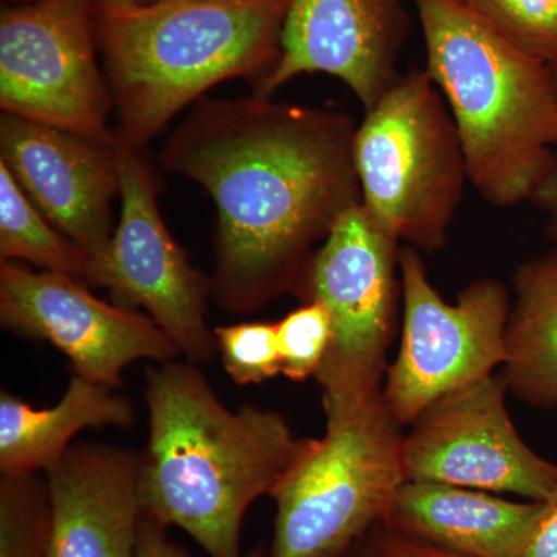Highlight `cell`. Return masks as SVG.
Masks as SVG:
<instances>
[{
  "mask_svg": "<svg viewBox=\"0 0 557 557\" xmlns=\"http://www.w3.org/2000/svg\"><path fill=\"white\" fill-rule=\"evenodd\" d=\"M358 124L338 110L271 98H201L171 132L160 164L214 201L212 299L230 314L298 296L336 220L362 203Z\"/></svg>",
  "mask_w": 557,
  "mask_h": 557,
  "instance_id": "6da1fadb",
  "label": "cell"
},
{
  "mask_svg": "<svg viewBox=\"0 0 557 557\" xmlns=\"http://www.w3.org/2000/svg\"><path fill=\"white\" fill-rule=\"evenodd\" d=\"M149 438L139 453L143 516L180 528L209 557L242 555V528L309 446L274 410L226 408L186 359L146 369Z\"/></svg>",
  "mask_w": 557,
  "mask_h": 557,
  "instance_id": "7a4b0ae2",
  "label": "cell"
},
{
  "mask_svg": "<svg viewBox=\"0 0 557 557\" xmlns=\"http://www.w3.org/2000/svg\"><path fill=\"white\" fill-rule=\"evenodd\" d=\"M428 75L456 124L469 185L500 209L531 201L557 149L555 70L457 0H413Z\"/></svg>",
  "mask_w": 557,
  "mask_h": 557,
  "instance_id": "3957f363",
  "label": "cell"
},
{
  "mask_svg": "<svg viewBox=\"0 0 557 557\" xmlns=\"http://www.w3.org/2000/svg\"><path fill=\"white\" fill-rule=\"evenodd\" d=\"M289 0H159L97 11L121 137L141 150L226 79L265 75Z\"/></svg>",
  "mask_w": 557,
  "mask_h": 557,
  "instance_id": "277c9868",
  "label": "cell"
},
{
  "mask_svg": "<svg viewBox=\"0 0 557 557\" xmlns=\"http://www.w3.org/2000/svg\"><path fill=\"white\" fill-rule=\"evenodd\" d=\"M325 432L274 491L276 518L267 557H339L386 518L406 482L401 424L383 388L322 399Z\"/></svg>",
  "mask_w": 557,
  "mask_h": 557,
  "instance_id": "5b68a950",
  "label": "cell"
},
{
  "mask_svg": "<svg viewBox=\"0 0 557 557\" xmlns=\"http://www.w3.org/2000/svg\"><path fill=\"white\" fill-rule=\"evenodd\" d=\"M354 156L373 219L418 251L445 247L469 180L453 115L426 70L399 75L366 112Z\"/></svg>",
  "mask_w": 557,
  "mask_h": 557,
  "instance_id": "8992f818",
  "label": "cell"
},
{
  "mask_svg": "<svg viewBox=\"0 0 557 557\" xmlns=\"http://www.w3.org/2000/svg\"><path fill=\"white\" fill-rule=\"evenodd\" d=\"M403 317L397 358L387 366L383 397L401 426L440 398L504 366L511 295L497 278H479L449 304L429 278L420 251L399 252Z\"/></svg>",
  "mask_w": 557,
  "mask_h": 557,
  "instance_id": "52a82bcc",
  "label": "cell"
},
{
  "mask_svg": "<svg viewBox=\"0 0 557 557\" xmlns=\"http://www.w3.org/2000/svg\"><path fill=\"white\" fill-rule=\"evenodd\" d=\"M398 245L359 203L336 220L311 259L298 298L319 300L332 318V341L314 376L322 399L383 388L401 285Z\"/></svg>",
  "mask_w": 557,
  "mask_h": 557,
  "instance_id": "ba28073f",
  "label": "cell"
},
{
  "mask_svg": "<svg viewBox=\"0 0 557 557\" xmlns=\"http://www.w3.org/2000/svg\"><path fill=\"white\" fill-rule=\"evenodd\" d=\"M120 220L108 247L89 260L84 284L108 289L112 302L143 310L193 364L218 355L209 329L212 281L189 262L161 218L148 164L119 131Z\"/></svg>",
  "mask_w": 557,
  "mask_h": 557,
  "instance_id": "9c48e42d",
  "label": "cell"
},
{
  "mask_svg": "<svg viewBox=\"0 0 557 557\" xmlns=\"http://www.w3.org/2000/svg\"><path fill=\"white\" fill-rule=\"evenodd\" d=\"M91 0H39L0 16V109L101 145L112 90L95 57Z\"/></svg>",
  "mask_w": 557,
  "mask_h": 557,
  "instance_id": "30bf717a",
  "label": "cell"
},
{
  "mask_svg": "<svg viewBox=\"0 0 557 557\" xmlns=\"http://www.w3.org/2000/svg\"><path fill=\"white\" fill-rule=\"evenodd\" d=\"M507 392L504 376L493 373L429 406L403 442L406 479L548 500L557 465L520 437Z\"/></svg>",
  "mask_w": 557,
  "mask_h": 557,
  "instance_id": "8fae6325",
  "label": "cell"
},
{
  "mask_svg": "<svg viewBox=\"0 0 557 557\" xmlns=\"http://www.w3.org/2000/svg\"><path fill=\"white\" fill-rule=\"evenodd\" d=\"M0 322L22 338L44 341L65 355L73 375L123 386L134 362L182 358L174 341L139 310L91 295L79 278L0 262Z\"/></svg>",
  "mask_w": 557,
  "mask_h": 557,
  "instance_id": "7c38bea8",
  "label": "cell"
},
{
  "mask_svg": "<svg viewBox=\"0 0 557 557\" xmlns=\"http://www.w3.org/2000/svg\"><path fill=\"white\" fill-rule=\"evenodd\" d=\"M408 30L401 0H289L276 64L252 95L271 98L288 81L324 73L372 109L399 78Z\"/></svg>",
  "mask_w": 557,
  "mask_h": 557,
  "instance_id": "4fadbf2b",
  "label": "cell"
},
{
  "mask_svg": "<svg viewBox=\"0 0 557 557\" xmlns=\"http://www.w3.org/2000/svg\"><path fill=\"white\" fill-rule=\"evenodd\" d=\"M0 161L51 225L87 258L100 256L113 234L120 199L115 149L21 116H0Z\"/></svg>",
  "mask_w": 557,
  "mask_h": 557,
  "instance_id": "5bb4252c",
  "label": "cell"
},
{
  "mask_svg": "<svg viewBox=\"0 0 557 557\" xmlns=\"http://www.w3.org/2000/svg\"><path fill=\"white\" fill-rule=\"evenodd\" d=\"M47 474L51 528L47 557H138L139 453L75 443Z\"/></svg>",
  "mask_w": 557,
  "mask_h": 557,
  "instance_id": "9a60e30c",
  "label": "cell"
},
{
  "mask_svg": "<svg viewBox=\"0 0 557 557\" xmlns=\"http://www.w3.org/2000/svg\"><path fill=\"white\" fill-rule=\"evenodd\" d=\"M544 502L406 480L381 528L460 557H512Z\"/></svg>",
  "mask_w": 557,
  "mask_h": 557,
  "instance_id": "2e32d148",
  "label": "cell"
},
{
  "mask_svg": "<svg viewBox=\"0 0 557 557\" xmlns=\"http://www.w3.org/2000/svg\"><path fill=\"white\" fill-rule=\"evenodd\" d=\"M137 412L119 388L72 375L53 408L38 409L3 391L0 394V474L49 472L84 429L131 428Z\"/></svg>",
  "mask_w": 557,
  "mask_h": 557,
  "instance_id": "e0dca14e",
  "label": "cell"
},
{
  "mask_svg": "<svg viewBox=\"0 0 557 557\" xmlns=\"http://www.w3.org/2000/svg\"><path fill=\"white\" fill-rule=\"evenodd\" d=\"M505 333L508 391L539 409H557V248L516 270Z\"/></svg>",
  "mask_w": 557,
  "mask_h": 557,
  "instance_id": "ac0fdd59",
  "label": "cell"
},
{
  "mask_svg": "<svg viewBox=\"0 0 557 557\" xmlns=\"http://www.w3.org/2000/svg\"><path fill=\"white\" fill-rule=\"evenodd\" d=\"M0 259L84 282L89 258L60 233L0 161Z\"/></svg>",
  "mask_w": 557,
  "mask_h": 557,
  "instance_id": "d6986e66",
  "label": "cell"
},
{
  "mask_svg": "<svg viewBox=\"0 0 557 557\" xmlns=\"http://www.w3.org/2000/svg\"><path fill=\"white\" fill-rule=\"evenodd\" d=\"M2 475V474H0ZM49 485L38 474L0 478V557H47Z\"/></svg>",
  "mask_w": 557,
  "mask_h": 557,
  "instance_id": "ffe728a7",
  "label": "cell"
},
{
  "mask_svg": "<svg viewBox=\"0 0 557 557\" xmlns=\"http://www.w3.org/2000/svg\"><path fill=\"white\" fill-rule=\"evenodd\" d=\"M502 39L557 70V0H457Z\"/></svg>",
  "mask_w": 557,
  "mask_h": 557,
  "instance_id": "44dd1931",
  "label": "cell"
},
{
  "mask_svg": "<svg viewBox=\"0 0 557 557\" xmlns=\"http://www.w3.org/2000/svg\"><path fill=\"white\" fill-rule=\"evenodd\" d=\"M214 336L223 369L236 386H259L282 375L276 322L222 325Z\"/></svg>",
  "mask_w": 557,
  "mask_h": 557,
  "instance_id": "7402d4cb",
  "label": "cell"
},
{
  "mask_svg": "<svg viewBox=\"0 0 557 557\" xmlns=\"http://www.w3.org/2000/svg\"><path fill=\"white\" fill-rule=\"evenodd\" d=\"M277 324L282 375L295 383L314 379L332 341V318L319 300H306Z\"/></svg>",
  "mask_w": 557,
  "mask_h": 557,
  "instance_id": "603a6c76",
  "label": "cell"
},
{
  "mask_svg": "<svg viewBox=\"0 0 557 557\" xmlns=\"http://www.w3.org/2000/svg\"><path fill=\"white\" fill-rule=\"evenodd\" d=\"M512 557H557V491L544 502L541 515Z\"/></svg>",
  "mask_w": 557,
  "mask_h": 557,
  "instance_id": "cb8c5ba5",
  "label": "cell"
},
{
  "mask_svg": "<svg viewBox=\"0 0 557 557\" xmlns=\"http://www.w3.org/2000/svg\"><path fill=\"white\" fill-rule=\"evenodd\" d=\"M372 539L380 557H460L381 527L372 531Z\"/></svg>",
  "mask_w": 557,
  "mask_h": 557,
  "instance_id": "d4e9b609",
  "label": "cell"
},
{
  "mask_svg": "<svg viewBox=\"0 0 557 557\" xmlns=\"http://www.w3.org/2000/svg\"><path fill=\"white\" fill-rule=\"evenodd\" d=\"M138 557H190L188 549L168 536V528L143 516L138 533Z\"/></svg>",
  "mask_w": 557,
  "mask_h": 557,
  "instance_id": "484cf974",
  "label": "cell"
},
{
  "mask_svg": "<svg viewBox=\"0 0 557 557\" xmlns=\"http://www.w3.org/2000/svg\"><path fill=\"white\" fill-rule=\"evenodd\" d=\"M531 201L539 211L544 212L549 237L557 242V149L553 153L547 174L542 178Z\"/></svg>",
  "mask_w": 557,
  "mask_h": 557,
  "instance_id": "4316f807",
  "label": "cell"
},
{
  "mask_svg": "<svg viewBox=\"0 0 557 557\" xmlns=\"http://www.w3.org/2000/svg\"><path fill=\"white\" fill-rule=\"evenodd\" d=\"M159 0H91L95 11L132 9V7L149 5Z\"/></svg>",
  "mask_w": 557,
  "mask_h": 557,
  "instance_id": "83f0119b",
  "label": "cell"
},
{
  "mask_svg": "<svg viewBox=\"0 0 557 557\" xmlns=\"http://www.w3.org/2000/svg\"><path fill=\"white\" fill-rule=\"evenodd\" d=\"M339 557H380L379 552H376L375 544H373L372 533H370L368 537L362 539V541L358 542L354 548L348 549L347 553H344V555Z\"/></svg>",
  "mask_w": 557,
  "mask_h": 557,
  "instance_id": "f1b7e54d",
  "label": "cell"
},
{
  "mask_svg": "<svg viewBox=\"0 0 557 557\" xmlns=\"http://www.w3.org/2000/svg\"><path fill=\"white\" fill-rule=\"evenodd\" d=\"M245 557H267V553L263 552V548H255L251 549L248 555H245Z\"/></svg>",
  "mask_w": 557,
  "mask_h": 557,
  "instance_id": "f546056e",
  "label": "cell"
},
{
  "mask_svg": "<svg viewBox=\"0 0 557 557\" xmlns=\"http://www.w3.org/2000/svg\"><path fill=\"white\" fill-rule=\"evenodd\" d=\"M555 75H556V83H557V70H555Z\"/></svg>",
  "mask_w": 557,
  "mask_h": 557,
  "instance_id": "4dcf8cb0",
  "label": "cell"
}]
</instances>
